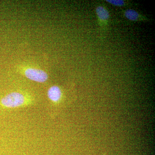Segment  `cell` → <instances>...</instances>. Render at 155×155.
Wrapping results in <instances>:
<instances>
[{"label":"cell","mask_w":155,"mask_h":155,"mask_svg":"<svg viewBox=\"0 0 155 155\" xmlns=\"http://www.w3.org/2000/svg\"><path fill=\"white\" fill-rule=\"evenodd\" d=\"M30 98L19 92H13L0 100V106L5 108L13 109L28 106L31 104Z\"/></svg>","instance_id":"cell-1"},{"label":"cell","mask_w":155,"mask_h":155,"mask_svg":"<svg viewBox=\"0 0 155 155\" xmlns=\"http://www.w3.org/2000/svg\"><path fill=\"white\" fill-rule=\"evenodd\" d=\"M98 25L102 33H104L107 30L110 21V12L105 6L99 5L96 8Z\"/></svg>","instance_id":"cell-2"},{"label":"cell","mask_w":155,"mask_h":155,"mask_svg":"<svg viewBox=\"0 0 155 155\" xmlns=\"http://www.w3.org/2000/svg\"><path fill=\"white\" fill-rule=\"evenodd\" d=\"M24 74L28 79L39 83L45 82L48 78L47 73L43 70L34 68L26 69Z\"/></svg>","instance_id":"cell-3"},{"label":"cell","mask_w":155,"mask_h":155,"mask_svg":"<svg viewBox=\"0 0 155 155\" xmlns=\"http://www.w3.org/2000/svg\"><path fill=\"white\" fill-rule=\"evenodd\" d=\"M124 17L131 21L133 22H149L150 19L146 16L140 14L137 11L133 9H128L123 11Z\"/></svg>","instance_id":"cell-4"},{"label":"cell","mask_w":155,"mask_h":155,"mask_svg":"<svg viewBox=\"0 0 155 155\" xmlns=\"http://www.w3.org/2000/svg\"><path fill=\"white\" fill-rule=\"evenodd\" d=\"M48 96L51 101L56 104H59L63 99V92L60 87L53 85L49 88Z\"/></svg>","instance_id":"cell-5"},{"label":"cell","mask_w":155,"mask_h":155,"mask_svg":"<svg viewBox=\"0 0 155 155\" xmlns=\"http://www.w3.org/2000/svg\"><path fill=\"white\" fill-rule=\"evenodd\" d=\"M106 2L112 5L118 7H125L128 6L129 3L123 0H106Z\"/></svg>","instance_id":"cell-6"}]
</instances>
